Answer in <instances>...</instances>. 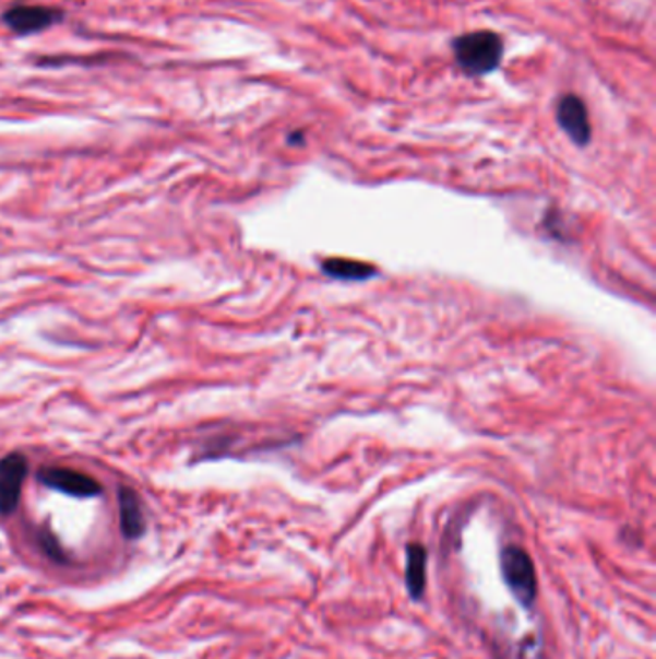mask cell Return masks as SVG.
<instances>
[{"mask_svg": "<svg viewBox=\"0 0 656 659\" xmlns=\"http://www.w3.org/2000/svg\"><path fill=\"white\" fill-rule=\"evenodd\" d=\"M501 573L514 600L532 610L537 600V573L532 557L520 545H506L501 554Z\"/></svg>", "mask_w": 656, "mask_h": 659, "instance_id": "cell-2", "label": "cell"}, {"mask_svg": "<svg viewBox=\"0 0 656 659\" xmlns=\"http://www.w3.org/2000/svg\"><path fill=\"white\" fill-rule=\"evenodd\" d=\"M43 486L57 490L60 494L72 497H95L103 494V486L85 472L73 471L65 467H45L37 474Z\"/></svg>", "mask_w": 656, "mask_h": 659, "instance_id": "cell-3", "label": "cell"}, {"mask_svg": "<svg viewBox=\"0 0 656 659\" xmlns=\"http://www.w3.org/2000/svg\"><path fill=\"white\" fill-rule=\"evenodd\" d=\"M29 464L22 454H10L0 459V515L9 517L16 511Z\"/></svg>", "mask_w": 656, "mask_h": 659, "instance_id": "cell-4", "label": "cell"}, {"mask_svg": "<svg viewBox=\"0 0 656 659\" xmlns=\"http://www.w3.org/2000/svg\"><path fill=\"white\" fill-rule=\"evenodd\" d=\"M39 545H41L43 552L50 560H55L58 563L65 562L64 552H62V545L58 544L57 537L50 532V530H41L39 532Z\"/></svg>", "mask_w": 656, "mask_h": 659, "instance_id": "cell-10", "label": "cell"}, {"mask_svg": "<svg viewBox=\"0 0 656 659\" xmlns=\"http://www.w3.org/2000/svg\"><path fill=\"white\" fill-rule=\"evenodd\" d=\"M557 120L575 145L584 146L592 141V123L584 101L575 95H564L557 106Z\"/></svg>", "mask_w": 656, "mask_h": 659, "instance_id": "cell-5", "label": "cell"}, {"mask_svg": "<svg viewBox=\"0 0 656 659\" xmlns=\"http://www.w3.org/2000/svg\"><path fill=\"white\" fill-rule=\"evenodd\" d=\"M60 20L62 14L47 7H14L9 12H4V24L20 35L45 32Z\"/></svg>", "mask_w": 656, "mask_h": 659, "instance_id": "cell-6", "label": "cell"}, {"mask_svg": "<svg viewBox=\"0 0 656 659\" xmlns=\"http://www.w3.org/2000/svg\"><path fill=\"white\" fill-rule=\"evenodd\" d=\"M327 276L337 278V280H350V282H357V280H368V278L375 276L378 272L370 264L365 262L347 261V259H330L322 264Z\"/></svg>", "mask_w": 656, "mask_h": 659, "instance_id": "cell-9", "label": "cell"}, {"mask_svg": "<svg viewBox=\"0 0 656 659\" xmlns=\"http://www.w3.org/2000/svg\"><path fill=\"white\" fill-rule=\"evenodd\" d=\"M118 504H120V527L123 538L138 540L145 534V515L143 505L135 490L122 486L118 492Z\"/></svg>", "mask_w": 656, "mask_h": 659, "instance_id": "cell-7", "label": "cell"}, {"mask_svg": "<svg viewBox=\"0 0 656 659\" xmlns=\"http://www.w3.org/2000/svg\"><path fill=\"white\" fill-rule=\"evenodd\" d=\"M426 565L428 552L421 544L406 545V590L414 602H420L426 592Z\"/></svg>", "mask_w": 656, "mask_h": 659, "instance_id": "cell-8", "label": "cell"}, {"mask_svg": "<svg viewBox=\"0 0 656 659\" xmlns=\"http://www.w3.org/2000/svg\"><path fill=\"white\" fill-rule=\"evenodd\" d=\"M503 52V42L493 32L466 33L453 42L456 64L474 78L494 72L501 66Z\"/></svg>", "mask_w": 656, "mask_h": 659, "instance_id": "cell-1", "label": "cell"}]
</instances>
